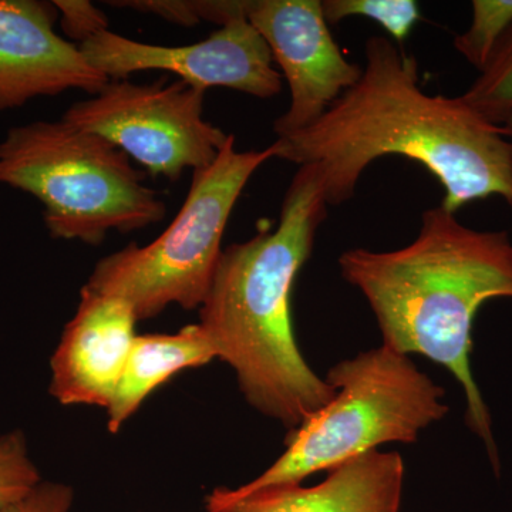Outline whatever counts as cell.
Segmentation results:
<instances>
[{
  "instance_id": "6da1fadb",
  "label": "cell",
  "mask_w": 512,
  "mask_h": 512,
  "mask_svg": "<svg viewBox=\"0 0 512 512\" xmlns=\"http://www.w3.org/2000/svg\"><path fill=\"white\" fill-rule=\"evenodd\" d=\"M365 67L312 126L274 141L275 158L315 164L328 205L355 195L367 168L399 156L423 165L444 190L441 207L457 214L470 202H512V140L458 97L420 86L414 56L383 36L365 43Z\"/></svg>"
},
{
  "instance_id": "7a4b0ae2",
  "label": "cell",
  "mask_w": 512,
  "mask_h": 512,
  "mask_svg": "<svg viewBox=\"0 0 512 512\" xmlns=\"http://www.w3.org/2000/svg\"><path fill=\"white\" fill-rule=\"evenodd\" d=\"M340 274L365 296L383 346L446 367L466 396V423L498 473L493 420L471 369L473 325L493 299L512 298V241L505 231L467 227L439 207L421 215L419 234L394 251L349 249Z\"/></svg>"
},
{
  "instance_id": "3957f363",
  "label": "cell",
  "mask_w": 512,
  "mask_h": 512,
  "mask_svg": "<svg viewBox=\"0 0 512 512\" xmlns=\"http://www.w3.org/2000/svg\"><path fill=\"white\" fill-rule=\"evenodd\" d=\"M328 217L318 165H301L285 192L275 229L222 251L200 326L217 359L237 375L249 406L289 431L333 399L336 389L302 356L291 318V293Z\"/></svg>"
},
{
  "instance_id": "277c9868",
  "label": "cell",
  "mask_w": 512,
  "mask_h": 512,
  "mask_svg": "<svg viewBox=\"0 0 512 512\" xmlns=\"http://www.w3.org/2000/svg\"><path fill=\"white\" fill-rule=\"evenodd\" d=\"M325 380L336 389L333 399L289 431L284 454L261 476L237 488H214L205 498L208 512L266 488L301 485L382 444L414 443L448 413L443 387L410 356L383 345L336 363Z\"/></svg>"
},
{
  "instance_id": "5b68a950",
  "label": "cell",
  "mask_w": 512,
  "mask_h": 512,
  "mask_svg": "<svg viewBox=\"0 0 512 512\" xmlns=\"http://www.w3.org/2000/svg\"><path fill=\"white\" fill-rule=\"evenodd\" d=\"M106 138L63 119L12 127L0 141V184L40 202L50 237L97 247L110 231H137L165 218L160 192Z\"/></svg>"
},
{
  "instance_id": "8992f818",
  "label": "cell",
  "mask_w": 512,
  "mask_h": 512,
  "mask_svg": "<svg viewBox=\"0 0 512 512\" xmlns=\"http://www.w3.org/2000/svg\"><path fill=\"white\" fill-rule=\"evenodd\" d=\"M272 158L274 144L238 151L231 134L214 163L194 171L183 207L163 234L101 259L86 286L124 299L137 320L154 318L170 305L201 308L224 251L229 217L252 175Z\"/></svg>"
},
{
  "instance_id": "52a82bcc",
  "label": "cell",
  "mask_w": 512,
  "mask_h": 512,
  "mask_svg": "<svg viewBox=\"0 0 512 512\" xmlns=\"http://www.w3.org/2000/svg\"><path fill=\"white\" fill-rule=\"evenodd\" d=\"M205 93L183 80H110L62 119L106 138L153 177L175 181L214 163L231 136L204 119Z\"/></svg>"
},
{
  "instance_id": "ba28073f",
  "label": "cell",
  "mask_w": 512,
  "mask_h": 512,
  "mask_svg": "<svg viewBox=\"0 0 512 512\" xmlns=\"http://www.w3.org/2000/svg\"><path fill=\"white\" fill-rule=\"evenodd\" d=\"M84 59L109 80H126L144 70L177 74L180 80L207 92L224 87L272 99L282 90L281 72L271 50L249 23L245 10L207 39L187 46H158L103 30L79 45Z\"/></svg>"
},
{
  "instance_id": "9c48e42d",
  "label": "cell",
  "mask_w": 512,
  "mask_h": 512,
  "mask_svg": "<svg viewBox=\"0 0 512 512\" xmlns=\"http://www.w3.org/2000/svg\"><path fill=\"white\" fill-rule=\"evenodd\" d=\"M245 15L264 37L291 92L276 137L312 126L362 76L333 39L319 0H245Z\"/></svg>"
},
{
  "instance_id": "30bf717a",
  "label": "cell",
  "mask_w": 512,
  "mask_h": 512,
  "mask_svg": "<svg viewBox=\"0 0 512 512\" xmlns=\"http://www.w3.org/2000/svg\"><path fill=\"white\" fill-rule=\"evenodd\" d=\"M57 20L53 2L0 0V111L69 90L93 96L110 82L56 32Z\"/></svg>"
},
{
  "instance_id": "8fae6325",
  "label": "cell",
  "mask_w": 512,
  "mask_h": 512,
  "mask_svg": "<svg viewBox=\"0 0 512 512\" xmlns=\"http://www.w3.org/2000/svg\"><path fill=\"white\" fill-rule=\"evenodd\" d=\"M133 309L119 296L84 285L50 359V394L63 406L109 409L136 339Z\"/></svg>"
},
{
  "instance_id": "7c38bea8",
  "label": "cell",
  "mask_w": 512,
  "mask_h": 512,
  "mask_svg": "<svg viewBox=\"0 0 512 512\" xmlns=\"http://www.w3.org/2000/svg\"><path fill=\"white\" fill-rule=\"evenodd\" d=\"M328 473L313 487L266 488L215 512H400L404 484L400 454L369 451Z\"/></svg>"
},
{
  "instance_id": "4fadbf2b",
  "label": "cell",
  "mask_w": 512,
  "mask_h": 512,
  "mask_svg": "<svg viewBox=\"0 0 512 512\" xmlns=\"http://www.w3.org/2000/svg\"><path fill=\"white\" fill-rule=\"evenodd\" d=\"M214 359L217 355L200 323L185 326L177 333L137 335L107 409L110 433H117L144 400L171 377L191 367L208 365Z\"/></svg>"
},
{
  "instance_id": "5bb4252c",
  "label": "cell",
  "mask_w": 512,
  "mask_h": 512,
  "mask_svg": "<svg viewBox=\"0 0 512 512\" xmlns=\"http://www.w3.org/2000/svg\"><path fill=\"white\" fill-rule=\"evenodd\" d=\"M490 123L504 127L512 117V26L493 59L461 96Z\"/></svg>"
},
{
  "instance_id": "9a60e30c",
  "label": "cell",
  "mask_w": 512,
  "mask_h": 512,
  "mask_svg": "<svg viewBox=\"0 0 512 512\" xmlns=\"http://www.w3.org/2000/svg\"><path fill=\"white\" fill-rule=\"evenodd\" d=\"M470 28L454 39V47L478 73L493 59L512 26V0H473Z\"/></svg>"
},
{
  "instance_id": "2e32d148",
  "label": "cell",
  "mask_w": 512,
  "mask_h": 512,
  "mask_svg": "<svg viewBox=\"0 0 512 512\" xmlns=\"http://www.w3.org/2000/svg\"><path fill=\"white\" fill-rule=\"evenodd\" d=\"M322 10L329 25L348 18L373 20L397 43L406 40L421 19L414 0H323Z\"/></svg>"
},
{
  "instance_id": "e0dca14e",
  "label": "cell",
  "mask_w": 512,
  "mask_h": 512,
  "mask_svg": "<svg viewBox=\"0 0 512 512\" xmlns=\"http://www.w3.org/2000/svg\"><path fill=\"white\" fill-rule=\"evenodd\" d=\"M40 481L25 433L13 430L0 436V505L25 497Z\"/></svg>"
},
{
  "instance_id": "ac0fdd59",
  "label": "cell",
  "mask_w": 512,
  "mask_h": 512,
  "mask_svg": "<svg viewBox=\"0 0 512 512\" xmlns=\"http://www.w3.org/2000/svg\"><path fill=\"white\" fill-rule=\"evenodd\" d=\"M113 5L150 12L183 26H194L201 20L221 26L244 9L242 0L239 2L237 0L235 2H114Z\"/></svg>"
},
{
  "instance_id": "d6986e66",
  "label": "cell",
  "mask_w": 512,
  "mask_h": 512,
  "mask_svg": "<svg viewBox=\"0 0 512 512\" xmlns=\"http://www.w3.org/2000/svg\"><path fill=\"white\" fill-rule=\"evenodd\" d=\"M62 29L70 39L82 45L90 37L109 29L106 15L90 2L83 0H56Z\"/></svg>"
},
{
  "instance_id": "ffe728a7",
  "label": "cell",
  "mask_w": 512,
  "mask_h": 512,
  "mask_svg": "<svg viewBox=\"0 0 512 512\" xmlns=\"http://www.w3.org/2000/svg\"><path fill=\"white\" fill-rule=\"evenodd\" d=\"M73 501L70 485L40 481L25 497L0 505V512H70Z\"/></svg>"
},
{
  "instance_id": "44dd1931",
  "label": "cell",
  "mask_w": 512,
  "mask_h": 512,
  "mask_svg": "<svg viewBox=\"0 0 512 512\" xmlns=\"http://www.w3.org/2000/svg\"><path fill=\"white\" fill-rule=\"evenodd\" d=\"M504 128H505V131H507L508 137H510L512 140V117H511L510 121H508V123L505 124Z\"/></svg>"
}]
</instances>
